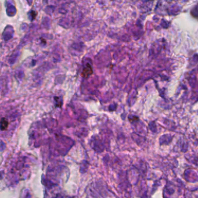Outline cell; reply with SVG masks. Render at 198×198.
Instances as JSON below:
<instances>
[{
	"mask_svg": "<svg viewBox=\"0 0 198 198\" xmlns=\"http://www.w3.org/2000/svg\"><path fill=\"white\" fill-rule=\"evenodd\" d=\"M9 125V123L5 118H2L0 121V128L3 131L7 129Z\"/></svg>",
	"mask_w": 198,
	"mask_h": 198,
	"instance_id": "obj_1",
	"label": "cell"
},
{
	"mask_svg": "<svg viewBox=\"0 0 198 198\" xmlns=\"http://www.w3.org/2000/svg\"><path fill=\"white\" fill-rule=\"evenodd\" d=\"M24 198H30V193L29 192H27V194L25 195Z\"/></svg>",
	"mask_w": 198,
	"mask_h": 198,
	"instance_id": "obj_2",
	"label": "cell"
}]
</instances>
